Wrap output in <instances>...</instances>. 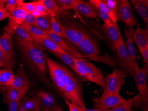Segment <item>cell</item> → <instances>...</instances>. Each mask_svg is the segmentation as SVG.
Segmentation results:
<instances>
[{
  "instance_id": "cell-1",
  "label": "cell",
  "mask_w": 148,
  "mask_h": 111,
  "mask_svg": "<svg viewBox=\"0 0 148 111\" xmlns=\"http://www.w3.org/2000/svg\"><path fill=\"white\" fill-rule=\"evenodd\" d=\"M16 40L19 50L26 63L44 85L49 86L46 62L48 57L45 52V49L36 42Z\"/></svg>"
},
{
  "instance_id": "cell-2",
  "label": "cell",
  "mask_w": 148,
  "mask_h": 111,
  "mask_svg": "<svg viewBox=\"0 0 148 111\" xmlns=\"http://www.w3.org/2000/svg\"><path fill=\"white\" fill-rule=\"evenodd\" d=\"M76 66L75 73L84 81L92 82L103 88L106 77L95 65L82 58L74 57Z\"/></svg>"
},
{
  "instance_id": "cell-51",
  "label": "cell",
  "mask_w": 148,
  "mask_h": 111,
  "mask_svg": "<svg viewBox=\"0 0 148 111\" xmlns=\"http://www.w3.org/2000/svg\"><path fill=\"white\" fill-rule=\"evenodd\" d=\"M0 38H1V37H0Z\"/></svg>"
},
{
  "instance_id": "cell-25",
  "label": "cell",
  "mask_w": 148,
  "mask_h": 111,
  "mask_svg": "<svg viewBox=\"0 0 148 111\" xmlns=\"http://www.w3.org/2000/svg\"><path fill=\"white\" fill-rule=\"evenodd\" d=\"M11 36L13 37L15 40L26 41V42H36L28 31L21 25L15 28Z\"/></svg>"
},
{
  "instance_id": "cell-19",
  "label": "cell",
  "mask_w": 148,
  "mask_h": 111,
  "mask_svg": "<svg viewBox=\"0 0 148 111\" xmlns=\"http://www.w3.org/2000/svg\"><path fill=\"white\" fill-rule=\"evenodd\" d=\"M133 41L135 42L139 50L148 46V30L146 28H141L138 25L133 33Z\"/></svg>"
},
{
  "instance_id": "cell-46",
  "label": "cell",
  "mask_w": 148,
  "mask_h": 111,
  "mask_svg": "<svg viewBox=\"0 0 148 111\" xmlns=\"http://www.w3.org/2000/svg\"><path fill=\"white\" fill-rule=\"evenodd\" d=\"M84 111H110V109H99L97 108L94 109H89V108H84Z\"/></svg>"
},
{
  "instance_id": "cell-12",
  "label": "cell",
  "mask_w": 148,
  "mask_h": 111,
  "mask_svg": "<svg viewBox=\"0 0 148 111\" xmlns=\"http://www.w3.org/2000/svg\"><path fill=\"white\" fill-rule=\"evenodd\" d=\"M125 100V99L120 95L119 93H114L105 97L101 96L95 101L94 108L102 110L109 109Z\"/></svg>"
},
{
  "instance_id": "cell-21",
  "label": "cell",
  "mask_w": 148,
  "mask_h": 111,
  "mask_svg": "<svg viewBox=\"0 0 148 111\" xmlns=\"http://www.w3.org/2000/svg\"><path fill=\"white\" fill-rule=\"evenodd\" d=\"M37 96L41 102V110L45 109L53 111L55 106L56 105V100L51 94L45 92L39 91L37 92Z\"/></svg>"
},
{
  "instance_id": "cell-42",
  "label": "cell",
  "mask_w": 148,
  "mask_h": 111,
  "mask_svg": "<svg viewBox=\"0 0 148 111\" xmlns=\"http://www.w3.org/2000/svg\"><path fill=\"white\" fill-rule=\"evenodd\" d=\"M66 105L69 106V111H84V109L79 106L68 100H65Z\"/></svg>"
},
{
  "instance_id": "cell-10",
  "label": "cell",
  "mask_w": 148,
  "mask_h": 111,
  "mask_svg": "<svg viewBox=\"0 0 148 111\" xmlns=\"http://www.w3.org/2000/svg\"><path fill=\"white\" fill-rule=\"evenodd\" d=\"M57 21L65 37L76 48L78 44L84 39L86 34L71 25H63L60 21Z\"/></svg>"
},
{
  "instance_id": "cell-35",
  "label": "cell",
  "mask_w": 148,
  "mask_h": 111,
  "mask_svg": "<svg viewBox=\"0 0 148 111\" xmlns=\"http://www.w3.org/2000/svg\"><path fill=\"white\" fill-rule=\"evenodd\" d=\"M5 8L9 12L15 10L20 5L24 3L23 0H6L5 1Z\"/></svg>"
},
{
  "instance_id": "cell-20",
  "label": "cell",
  "mask_w": 148,
  "mask_h": 111,
  "mask_svg": "<svg viewBox=\"0 0 148 111\" xmlns=\"http://www.w3.org/2000/svg\"><path fill=\"white\" fill-rule=\"evenodd\" d=\"M33 39L36 43L45 47L46 49L52 51L56 52L58 53L62 54H68L75 56L73 54L69 52L62 50V48L59 47L56 44L52 41L49 37H34Z\"/></svg>"
},
{
  "instance_id": "cell-41",
  "label": "cell",
  "mask_w": 148,
  "mask_h": 111,
  "mask_svg": "<svg viewBox=\"0 0 148 111\" xmlns=\"http://www.w3.org/2000/svg\"><path fill=\"white\" fill-rule=\"evenodd\" d=\"M98 12L99 17L103 21L104 24H110V23H113L110 20V18L108 15L105 12H103L101 10H99L98 8H96Z\"/></svg>"
},
{
  "instance_id": "cell-24",
  "label": "cell",
  "mask_w": 148,
  "mask_h": 111,
  "mask_svg": "<svg viewBox=\"0 0 148 111\" xmlns=\"http://www.w3.org/2000/svg\"><path fill=\"white\" fill-rule=\"evenodd\" d=\"M15 75L12 69H0V87L4 88L10 86L14 80Z\"/></svg>"
},
{
  "instance_id": "cell-9",
  "label": "cell",
  "mask_w": 148,
  "mask_h": 111,
  "mask_svg": "<svg viewBox=\"0 0 148 111\" xmlns=\"http://www.w3.org/2000/svg\"><path fill=\"white\" fill-rule=\"evenodd\" d=\"M148 65L145 64L142 68H138L134 73V77L139 95L144 103L148 104V88L147 79Z\"/></svg>"
},
{
  "instance_id": "cell-14",
  "label": "cell",
  "mask_w": 148,
  "mask_h": 111,
  "mask_svg": "<svg viewBox=\"0 0 148 111\" xmlns=\"http://www.w3.org/2000/svg\"><path fill=\"white\" fill-rule=\"evenodd\" d=\"M22 4L18 6L15 10L10 12V15L9 17V22L6 27L5 31L11 36L12 35L15 28L23 22L27 14L22 9Z\"/></svg>"
},
{
  "instance_id": "cell-30",
  "label": "cell",
  "mask_w": 148,
  "mask_h": 111,
  "mask_svg": "<svg viewBox=\"0 0 148 111\" xmlns=\"http://www.w3.org/2000/svg\"><path fill=\"white\" fill-rule=\"evenodd\" d=\"M25 28L31 36L32 38L34 37H49L48 34L43 31L35 25H20Z\"/></svg>"
},
{
  "instance_id": "cell-31",
  "label": "cell",
  "mask_w": 148,
  "mask_h": 111,
  "mask_svg": "<svg viewBox=\"0 0 148 111\" xmlns=\"http://www.w3.org/2000/svg\"><path fill=\"white\" fill-rule=\"evenodd\" d=\"M133 98L125 99L123 102L110 109V111H130L132 107Z\"/></svg>"
},
{
  "instance_id": "cell-18",
  "label": "cell",
  "mask_w": 148,
  "mask_h": 111,
  "mask_svg": "<svg viewBox=\"0 0 148 111\" xmlns=\"http://www.w3.org/2000/svg\"><path fill=\"white\" fill-rule=\"evenodd\" d=\"M41 102L37 96L24 97L20 102L19 111H40Z\"/></svg>"
},
{
  "instance_id": "cell-4",
  "label": "cell",
  "mask_w": 148,
  "mask_h": 111,
  "mask_svg": "<svg viewBox=\"0 0 148 111\" xmlns=\"http://www.w3.org/2000/svg\"><path fill=\"white\" fill-rule=\"evenodd\" d=\"M62 97L84 109L86 108L82 84L73 72L70 75L65 86Z\"/></svg>"
},
{
  "instance_id": "cell-40",
  "label": "cell",
  "mask_w": 148,
  "mask_h": 111,
  "mask_svg": "<svg viewBox=\"0 0 148 111\" xmlns=\"http://www.w3.org/2000/svg\"><path fill=\"white\" fill-rule=\"evenodd\" d=\"M22 9L25 10L27 13H32L35 11L34 6L32 2H24L21 5Z\"/></svg>"
},
{
  "instance_id": "cell-34",
  "label": "cell",
  "mask_w": 148,
  "mask_h": 111,
  "mask_svg": "<svg viewBox=\"0 0 148 111\" xmlns=\"http://www.w3.org/2000/svg\"><path fill=\"white\" fill-rule=\"evenodd\" d=\"M56 4L60 10H71L75 0H56Z\"/></svg>"
},
{
  "instance_id": "cell-38",
  "label": "cell",
  "mask_w": 148,
  "mask_h": 111,
  "mask_svg": "<svg viewBox=\"0 0 148 111\" xmlns=\"http://www.w3.org/2000/svg\"><path fill=\"white\" fill-rule=\"evenodd\" d=\"M105 3L110 9V10L115 14L118 18V9H117V0H103Z\"/></svg>"
},
{
  "instance_id": "cell-7",
  "label": "cell",
  "mask_w": 148,
  "mask_h": 111,
  "mask_svg": "<svg viewBox=\"0 0 148 111\" xmlns=\"http://www.w3.org/2000/svg\"><path fill=\"white\" fill-rule=\"evenodd\" d=\"M100 31L103 34L108 43L111 50L115 52L120 45L121 41L123 38L120 32L118 23L104 24L99 27Z\"/></svg>"
},
{
  "instance_id": "cell-33",
  "label": "cell",
  "mask_w": 148,
  "mask_h": 111,
  "mask_svg": "<svg viewBox=\"0 0 148 111\" xmlns=\"http://www.w3.org/2000/svg\"><path fill=\"white\" fill-rule=\"evenodd\" d=\"M125 46L127 51L132 60L134 61H136L137 51L134 45V42L133 40L131 38H128L127 39Z\"/></svg>"
},
{
  "instance_id": "cell-39",
  "label": "cell",
  "mask_w": 148,
  "mask_h": 111,
  "mask_svg": "<svg viewBox=\"0 0 148 111\" xmlns=\"http://www.w3.org/2000/svg\"><path fill=\"white\" fill-rule=\"evenodd\" d=\"M36 20V17L33 15L32 13H27L25 17L24 21L21 25H34Z\"/></svg>"
},
{
  "instance_id": "cell-45",
  "label": "cell",
  "mask_w": 148,
  "mask_h": 111,
  "mask_svg": "<svg viewBox=\"0 0 148 111\" xmlns=\"http://www.w3.org/2000/svg\"><path fill=\"white\" fill-rule=\"evenodd\" d=\"M144 58L145 64L148 65V46L140 50Z\"/></svg>"
},
{
  "instance_id": "cell-6",
  "label": "cell",
  "mask_w": 148,
  "mask_h": 111,
  "mask_svg": "<svg viewBox=\"0 0 148 111\" xmlns=\"http://www.w3.org/2000/svg\"><path fill=\"white\" fill-rule=\"evenodd\" d=\"M116 58L118 61V65L119 68L124 71L126 74L134 77V73L139 67L137 61H134L130 56L123 38H122L120 46L115 52Z\"/></svg>"
},
{
  "instance_id": "cell-43",
  "label": "cell",
  "mask_w": 148,
  "mask_h": 111,
  "mask_svg": "<svg viewBox=\"0 0 148 111\" xmlns=\"http://www.w3.org/2000/svg\"><path fill=\"white\" fill-rule=\"evenodd\" d=\"M20 102H8L7 103L8 106V111H19Z\"/></svg>"
},
{
  "instance_id": "cell-50",
  "label": "cell",
  "mask_w": 148,
  "mask_h": 111,
  "mask_svg": "<svg viewBox=\"0 0 148 111\" xmlns=\"http://www.w3.org/2000/svg\"><path fill=\"white\" fill-rule=\"evenodd\" d=\"M1 91V88L0 87V92Z\"/></svg>"
},
{
  "instance_id": "cell-15",
  "label": "cell",
  "mask_w": 148,
  "mask_h": 111,
  "mask_svg": "<svg viewBox=\"0 0 148 111\" xmlns=\"http://www.w3.org/2000/svg\"><path fill=\"white\" fill-rule=\"evenodd\" d=\"M76 48L84 53L85 55L97 56L100 55V50L98 45L95 40L87 34L79 43Z\"/></svg>"
},
{
  "instance_id": "cell-5",
  "label": "cell",
  "mask_w": 148,
  "mask_h": 111,
  "mask_svg": "<svg viewBox=\"0 0 148 111\" xmlns=\"http://www.w3.org/2000/svg\"><path fill=\"white\" fill-rule=\"evenodd\" d=\"M126 73L123 69H115L106 77V84L103 88L102 96H109L114 93H119L122 87L125 84Z\"/></svg>"
},
{
  "instance_id": "cell-48",
  "label": "cell",
  "mask_w": 148,
  "mask_h": 111,
  "mask_svg": "<svg viewBox=\"0 0 148 111\" xmlns=\"http://www.w3.org/2000/svg\"><path fill=\"white\" fill-rule=\"evenodd\" d=\"M51 111V110H49V109H45V110H43V111Z\"/></svg>"
},
{
  "instance_id": "cell-47",
  "label": "cell",
  "mask_w": 148,
  "mask_h": 111,
  "mask_svg": "<svg viewBox=\"0 0 148 111\" xmlns=\"http://www.w3.org/2000/svg\"><path fill=\"white\" fill-rule=\"evenodd\" d=\"M53 111H64L60 107L59 105H56L55 106L54 108V110Z\"/></svg>"
},
{
  "instance_id": "cell-32",
  "label": "cell",
  "mask_w": 148,
  "mask_h": 111,
  "mask_svg": "<svg viewBox=\"0 0 148 111\" xmlns=\"http://www.w3.org/2000/svg\"><path fill=\"white\" fill-rule=\"evenodd\" d=\"M15 64L10 61L0 47V69L1 68L12 69Z\"/></svg>"
},
{
  "instance_id": "cell-26",
  "label": "cell",
  "mask_w": 148,
  "mask_h": 111,
  "mask_svg": "<svg viewBox=\"0 0 148 111\" xmlns=\"http://www.w3.org/2000/svg\"><path fill=\"white\" fill-rule=\"evenodd\" d=\"M34 25L47 33L52 30L51 17L49 15L41 16L36 18Z\"/></svg>"
},
{
  "instance_id": "cell-17",
  "label": "cell",
  "mask_w": 148,
  "mask_h": 111,
  "mask_svg": "<svg viewBox=\"0 0 148 111\" xmlns=\"http://www.w3.org/2000/svg\"><path fill=\"white\" fill-rule=\"evenodd\" d=\"M0 47L11 61L15 64L13 41L12 37L9 33L5 32L0 38Z\"/></svg>"
},
{
  "instance_id": "cell-3",
  "label": "cell",
  "mask_w": 148,
  "mask_h": 111,
  "mask_svg": "<svg viewBox=\"0 0 148 111\" xmlns=\"http://www.w3.org/2000/svg\"><path fill=\"white\" fill-rule=\"evenodd\" d=\"M46 62L52 85L62 97L65 86L72 72L48 57L46 59Z\"/></svg>"
},
{
  "instance_id": "cell-36",
  "label": "cell",
  "mask_w": 148,
  "mask_h": 111,
  "mask_svg": "<svg viewBox=\"0 0 148 111\" xmlns=\"http://www.w3.org/2000/svg\"><path fill=\"white\" fill-rule=\"evenodd\" d=\"M33 3L34 6L35 11L40 13L41 16L49 15L46 11L45 8L41 1V0L33 1Z\"/></svg>"
},
{
  "instance_id": "cell-28",
  "label": "cell",
  "mask_w": 148,
  "mask_h": 111,
  "mask_svg": "<svg viewBox=\"0 0 148 111\" xmlns=\"http://www.w3.org/2000/svg\"><path fill=\"white\" fill-rule=\"evenodd\" d=\"M45 51H48L49 53L54 55L58 58L61 60L62 61L68 65L70 68H71L75 72H76V66H75V61L74 60V57L72 55H68V54H62V53H58L54 51L49 50L45 48Z\"/></svg>"
},
{
  "instance_id": "cell-23",
  "label": "cell",
  "mask_w": 148,
  "mask_h": 111,
  "mask_svg": "<svg viewBox=\"0 0 148 111\" xmlns=\"http://www.w3.org/2000/svg\"><path fill=\"white\" fill-rule=\"evenodd\" d=\"M131 2L134 9L143 18L146 25V29H148V0H131Z\"/></svg>"
},
{
  "instance_id": "cell-8",
  "label": "cell",
  "mask_w": 148,
  "mask_h": 111,
  "mask_svg": "<svg viewBox=\"0 0 148 111\" xmlns=\"http://www.w3.org/2000/svg\"><path fill=\"white\" fill-rule=\"evenodd\" d=\"M117 6L118 20H120L127 27H133L138 25L128 0H117Z\"/></svg>"
},
{
  "instance_id": "cell-27",
  "label": "cell",
  "mask_w": 148,
  "mask_h": 111,
  "mask_svg": "<svg viewBox=\"0 0 148 111\" xmlns=\"http://www.w3.org/2000/svg\"><path fill=\"white\" fill-rule=\"evenodd\" d=\"M90 2L94 5L96 8L103 11L106 13L109 17L112 22L113 23H117L118 21V18L115 14L110 10V9L107 6L106 4L105 3L103 0H90Z\"/></svg>"
},
{
  "instance_id": "cell-16",
  "label": "cell",
  "mask_w": 148,
  "mask_h": 111,
  "mask_svg": "<svg viewBox=\"0 0 148 111\" xmlns=\"http://www.w3.org/2000/svg\"><path fill=\"white\" fill-rule=\"evenodd\" d=\"M47 34H48L49 38L56 44L59 47L62 48V50H64L72 53L75 57L82 58L84 60L86 59V55L81 53L79 52L76 50V48H72L68 46L64 40L62 39V37L58 35V34H56L52 30L47 33Z\"/></svg>"
},
{
  "instance_id": "cell-29",
  "label": "cell",
  "mask_w": 148,
  "mask_h": 111,
  "mask_svg": "<svg viewBox=\"0 0 148 111\" xmlns=\"http://www.w3.org/2000/svg\"><path fill=\"white\" fill-rule=\"evenodd\" d=\"M46 11L49 15L54 17L60 10L58 5L54 0H41Z\"/></svg>"
},
{
  "instance_id": "cell-44",
  "label": "cell",
  "mask_w": 148,
  "mask_h": 111,
  "mask_svg": "<svg viewBox=\"0 0 148 111\" xmlns=\"http://www.w3.org/2000/svg\"><path fill=\"white\" fill-rule=\"evenodd\" d=\"M134 30L132 27H126L125 30V34L126 38H131L132 39L134 33Z\"/></svg>"
},
{
  "instance_id": "cell-37",
  "label": "cell",
  "mask_w": 148,
  "mask_h": 111,
  "mask_svg": "<svg viewBox=\"0 0 148 111\" xmlns=\"http://www.w3.org/2000/svg\"><path fill=\"white\" fill-rule=\"evenodd\" d=\"M10 13L5 8V1L0 0V21L10 17Z\"/></svg>"
},
{
  "instance_id": "cell-13",
  "label": "cell",
  "mask_w": 148,
  "mask_h": 111,
  "mask_svg": "<svg viewBox=\"0 0 148 111\" xmlns=\"http://www.w3.org/2000/svg\"><path fill=\"white\" fill-rule=\"evenodd\" d=\"M74 10L81 17L96 18L99 17L96 7L89 1L75 0L73 7Z\"/></svg>"
},
{
  "instance_id": "cell-49",
  "label": "cell",
  "mask_w": 148,
  "mask_h": 111,
  "mask_svg": "<svg viewBox=\"0 0 148 111\" xmlns=\"http://www.w3.org/2000/svg\"><path fill=\"white\" fill-rule=\"evenodd\" d=\"M137 111V110H132V109H131V111Z\"/></svg>"
},
{
  "instance_id": "cell-22",
  "label": "cell",
  "mask_w": 148,
  "mask_h": 111,
  "mask_svg": "<svg viewBox=\"0 0 148 111\" xmlns=\"http://www.w3.org/2000/svg\"><path fill=\"white\" fill-rule=\"evenodd\" d=\"M1 91L4 94L3 102L6 103L10 101H21L25 97L19 89L10 87L1 88Z\"/></svg>"
},
{
  "instance_id": "cell-11",
  "label": "cell",
  "mask_w": 148,
  "mask_h": 111,
  "mask_svg": "<svg viewBox=\"0 0 148 111\" xmlns=\"http://www.w3.org/2000/svg\"><path fill=\"white\" fill-rule=\"evenodd\" d=\"M31 86L30 81L25 69L22 66L19 67L16 70L12 83L10 87L19 89L25 97Z\"/></svg>"
}]
</instances>
